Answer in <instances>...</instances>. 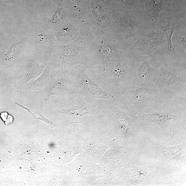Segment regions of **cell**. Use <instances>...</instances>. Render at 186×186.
Returning <instances> with one entry per match:
<instances>
[{
  "instance_id": "cell-1",
  "label": "cell",
  "mask_w": 186,
  "mask_h": 186,
  "mask_svg": "<svg viewBox=\"0 0 186 186\" xmlns=\"http://www.w3.org/2000/svg\"><path fill=\"white\" fill-rule=\"evenodd\" d=\"M163 33H156L153 30L148 34L140 36L134 43V46L138 50L150 52L165 44L166 40Z\"/></svg>"
},
{
  "instance_id": "cell-2",
  "label": "cell",
  "mask_w": 186,
  "mask_h": 186,
  "mask_svg": "<svg viewBox=\"0 0 186 186\" xmlns=\"http://www.w3.org/2000/svg\"><path fill=\"white\" fill-rule=\"evenodd\" d=\"M175 24L174 21H168L164 30V32L166 37L165 50L169 56L176 61H180V57L175 50L171 41V37L174 33Z\"/></svg>"
},
{
  "instance_id": "cell-3",
  "label": "cell",
  "mask_w": 186,
  "mask_h": 186,
  "mask_svg": "<svg viewBox=\"0 0 186 186\" xmlns=\"http://www.w3.org/2000/svg\"><path fill=\"white\" fill-rule=\"evenodd\" d=\"M174 30L175 37L177 43L179 44L186 51V24L185 23L178 21L175 24Z\"/></svg>"
},
{
  "instance_id": "cell-4",
  "label": "cell",
  "mask_w": 186,
  "mask_h": 186,
  "mask_svg": "<svg viewBox=\"0 0 186 186\" xmlns=\"http://www.w3.org/2000/svg\"><path fill=\"white\" fill-rule=\"evenodd\" d=\"M160 74V82L164 86H171L174 85L180 79L179 76L168 72L163 68L161 69Z\"/></svg>"
},
{
  "instance_id": "cell-5",
  "label": "cell",
  "mask_w": 186,
  "mask_h": 186,
  "mask_svg": "<svg viewBox=\"0 0 186 186\" xmlns=\"http://www.w3.org/2000/svg\"><path fill=\"white\" fill-rule=\"evenodd\" d=\"M144 119L150 123H156L170 120L172 118L169 114H154L147 115L144 116Z\"/></svg>"
},
{
  "instance_id": "cell-6",
  "label": "cell",
  "mask_w": 186,
  "mask_h": 186,
  "mask_svg": "<svg viewBox=\"0 0 186 186\" xmlns=\"http://www.w3.org/2000/svg\"><path fill=\"white\" fill-rule=\"evenodd\" d=\"M61 111L67 114L76 115L84 116L88 114L86 109L82 107H76L69 109H63Z\"/></svg>"
},
{
  "instance_id": "cell-7",
  "label": "cell",
  "mask_w": 186,
  "mask_h": 186,
  "mask_svg": "<svg viewBox=\"0 0 186 186\" xmlns=\"http://www.w3.org/2000/svg\"><path fill=\"white\" fill-rule=\"evenodd\" d=\"M15 103H16V105L19 106L20 107H23V108L25 110H26L28 111V112L30 113L31 114L35 116L36 118H37L39 120H42V121H43L45 122V123H48V125H50L52 127H54V126L55 125V124H54V123H53L52 122L47 119V118L44 117L43 116L38 114L37 112H36L35 111L32 110V109H30L27 108V107L24 106L20 104L19 103H16V102H15Z\"/></svg>"
},
{
  "instance_id": "cell-8",
  "label": "cell",
  "mask_w": 186,
  "mask_h": 186,
  "mask_svg": "<svg viewBox=\"0 0 186 186\" xmlns=\"http://www.w3.org/2000/svg\"><path fill=\"white\" fill-rule=\"evenodd\" d=\"M0 117L1 119L5 122V125L7 126L10 125L12 123L13 121V118L10 115H9L7 112H3L0 114Z\"/></svg>"
},
{
  "instance_id": "cell-9",
  "label": "cell",
  "mask_w": 186,
  "mask_h": 186,
  "mask_svg": "<svg viewBox=\"0 0 186 186\" xmlns=\"http://www.w3.org/2000/svg\"><path fill=\"white\" fill-rule=\"evenodd\" d=\"M62 14L61 9L58 7L56 13L50 20V22L51 23H56L59 21V20L62 18Z\"/></svg>"
}]
</instances>
